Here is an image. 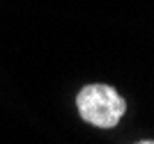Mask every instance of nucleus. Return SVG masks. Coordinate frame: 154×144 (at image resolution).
<instances>
[{
    "instance_id": "f257e3e1",
    "label": "nucleus",
    "mask_w": 154,
    "mask_h": 144,
    "mask_svg": "<svg viewBox=\"0 0 154 144\" xmlns=\"http://www.w3.org/2000/svg\"><path fill=\"white\" fill-rule=\"evenodd\" d=\"M76 107L81 119L97 128H115L127 112V101L117 94L115 87L92 82L76 94Z\"/></svg>"
},
{
    "instance_id": "f03ea898",
    "label": "nucleus",
    "mask_w": 154,
    "mask_h": 144,
    "mask_svg": "<svg viewBox=\"0 0 154 144\" xmlns=\"http://www.w3.org/2000/svg\"><path fill=\"white\" fill-rule=\"evenodd\" d=\"M136 144H154V140H140V142H136Z\"/></svg>"
}]
</instances>
